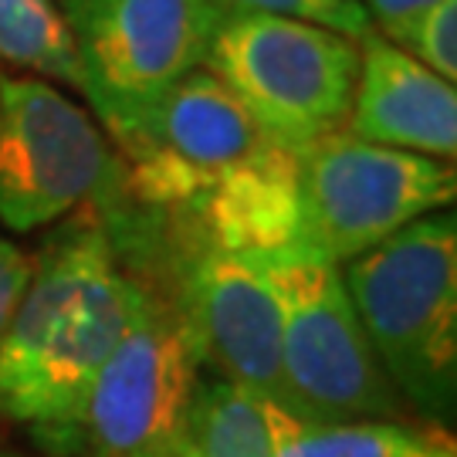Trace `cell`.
Listing matches in <instances>:
<instances>
[{
	"mask_svg": "<svg viewBox=\"0 0 457 457\" xmlns=\"http://www.w3.org/2000/svg\"><path fill=\"white\" fill-rule=\"evenodd\" d=\"M109 146L112 170L88 207L122 268L166 247L264 254L295 245L298 160L207 68Z\"/></svg>",
	"mask_w": 457,
	"mask_h": 457,
	"instance_id": "1",
	"label": "cell"
},
{
	"mask_svg": "<svg viewBox=\"0 0 457 457\" xmlns=\"http://www.w3.org/2000/svg\"><path fill=\"white\" fill-rule=\"evenodd\" d=\"M136 281L92 207L58 220L0 339V427H21L37 454L75 457L96 376L129 326Z\"/></svg>",
	"mask_w": 457,
	"mask_h": 457,
	"instance_id": "2",
	"label": "cell"
},
{
	"mask_svg": "<svg viewBox=\"0 0 457 457\" xmlns=\"http://www.w3.org/2000/svg\"><path fill=\"white\" fill-rule=\"evenodd\" d=\"M339 271L366 343L403 407L427 424H451L457 407L454 213L413 220Z\"/></svg>",
	"mask_w": 457,
	"mask_h": 457,
	"instance_id": "3",
	"label": "cell"
},
{
	"mask_svg": "<svg viewBox=\"0 0 457 457\" xmlns=\"http://www.w3.org/2000/svg\"><path fill=\"white\" fill-rule=\"evenodd\" d=\"M204 68L241 98L271 139L302 153L345 129L360 41L298 17L220 11Z\"/></svg>",
	"mask_w": 457,
	"mask_h": 457,
	"instance_id": "4",
	"label": "cell"
},
{
	"mask_svg": "<svg viewBox=\"0 0 457 457\" xmlns=\"http://www.w3.org/2000/svg\"><path fill=\"white\" fill-rule=\"evenodd\" d=\"M254 258L281 315L285 413L319 424L410 417L366 343L343 271L295 245Z\"/></svg>",
	"mask_w": 457,
	"mask_h": 457,
	"instance_id": "5",
	"label": "cell"
},
{
	"mask_svg": "<svg viewBox=\"0 0 457 457\" xmlns=\"http://www.w3.org/2000/svg\"><path fill=\"white\" fill-rule=\"evenodd\" d=\"M298 160L295 247L343 268L407 224L454 204V163L332 132Z\"/></svg>",
	"mask_w": 457,
	"mask_h": 457,
	"instance_id": "6",
	"label": "cell"
},
{
	"mask_svg": "<svg viewBox=\"0 0 457 457\" xmlns=\"http://www.w3.org/2000/svg\"><path fill=\"white\" fill-rule=\"evenodd\" d=\"M98 129L115 139L204 68L220 7L207 0H58Z\"/></svg>",
	"mask_w": 457,
	"mask_h": 457,
	"instance_id": "7",
	"label": "cell"
},
{
	"mask_svg": "<svg viewBox=\"0 0 457 457\" xmlns=\"http://www.w3.org/2000/svg\"><path fill=\"white\" fill-rule=\"evenodd\" d=\"M177 312L200 370L288 407L281 376V315L254 254L220 247H166L122 268Z\"/></svg>",
	"mask_w": 457,
	"mask_h": 457,
	"instance_id": "8",
	"label": "cell"
},
{
	"mask_svg": "<svg viewBox=\"0 0 457 457\" xmlns=\"http://www.w3.org/2000/svg\"><path fill=\"white\" fill-rule=\"evenodd\" d=\"M196 379L200 362L177 312L136 281L129 326L85 400L75 457H187Z\"/></svg>",
	"mask_w": 457,
	"mask_h": 457,
	"instance_id": "9",
	"label": "cell"
},
{
	"mask_svg": "<svg viewBox=\"0 0 457 457\" xmlns=\"http://www.w3.org/2000/svg\"><path fill=\"white\" fill-rule=\"evenodd\" d=\"M112 170V146L51 82L0 68V228L31 234L82 211Z\"/></svg>",
	"mask_w": 457,
	"mask_h": 457,
	"instance_id": "10",
	"label": "cell"
},
{
	"mask_svg": "<svg viewBox=\"0 0 457 457\" xmlns=\"http://www.w3.org/2000/svg\"><path fill=\"white\" fill-rule=\"evenodd\" d=\"M343 132L362 143L451 163L457 153L454 82L413 62L379 31H366L360 37L356 96Z\"/></svg>",
	"mask_w": 457,
	"mask_h": 457,
	"instance_id": "11",
	"label": "cell"
},
{
	"mask_svg": "<svg viewBox=\"0 0 457 457\" xmlns=\"http://www.w3.org/2000/svg\"><path fill=\"white\" fill-rule=\"evenodd\" d=\"M275 457H457L447 427L427 420H298L268 403Z\"/></svg>",
	"mask_w": 457,
	"mask_h": 457,
	"instance_id": "12",
	"label": "cell"
},
{
	"mask_svg": "<svg viewBox=\"0 0 457 457\" xmlns=\"http://www.w3.org/2000/svg\"><path fill=\"white\" fill-rule=\"evenodd\" d=\"M187 457H275L268 403L200 370L187 417Z\"/></svg>",
	"mask_w": 457,
	"mask_h": 457,
	"instance_id": "13",
	"label": "cell"
},
{
	"mask_svg": "<svg viewBox=\"0 0 457 457\" xmlns=\"http://www.w3.org/2000/svg\"><path fill=\"white\" fill-rule=\"evenodd\" d=\"M0 65L75 92L82 88L75 45L58 0H0Z\"/></svg>",
	"mask_w": 457,
	"mask_h": 457,
	"instance_id": "14",
	"label": "cell"
},
{
	"mask_svg": "<svg viewBox=\"0 0 457 457\" xmlns=\"http://www.w3.org/2000/svg\"><path fill=\"white\" fill-rule=\"evenodd\" d=\"M396 48L413 62L441 75L444 82L457 79V0H437L386 34Z\"/></svg>",
	"mask_w": 457,
	"mask_h": 457,
	"instance_id": "15",
	"label": "cell"
},
{
	"mask_svg": "<svg viewBox=\"0 0 457 457\" xmlns=\"http://www.w3.org/2000/svg\"><path fill=\"white\" fill-rule=\"evenodd\" d=\"M220 11H258V14H281L322 24L328 31H339L353 41H360L366 31H373L370 17L356 0H207Z\"/></svg>",
	"mask_w": 457,
	"mask_h": 457,
	"instance_id": "16",
	"label": "cell"
},
{
	"mask_svg": "<svg viewBox=\"0 0 457 457\" xmlns=\"http://www.w3.org/2000/svg\"><path fill=\"white\" fill-rule=\"evenodd\" d=\"M34 275V254L11 241L0 230V339L14 319L21 298L28 292V281Z\"/></svg>",
	"mask_w": 457,
	"mask_h": 457,
	"instance_id": "17",
	"label": "cell"
},
{
	"mask_svg": "<svg viewBox=\"0 0 457 457\" xmlns=\"http://www.w3.org/2000/svg\"><path fill=\"white\" fill-rule=\"evenodd\" d=\"M356 4L366 11L373 31H379L386 37V34H393L400 24H407L410 17L420 14L424 7L437 4V0H356Z\"/></svg>",
	"mask_w": 457,
	"mask_h": 457,
	"instance_id": "18",
	"label": "cell"
},
{
	"mask_svg": "<svg viewBox=\"0 0 457 457\" xmlns=\"http://www.w3.org/2000/svg\"><path fill=\"white\" fill-rule=\"evenodd\" d=\"M0 457H45V454H37L31 444L17 441L14 434H11V427H0Z\"/></svg>",
	"mask_w": 457,
	"mask_h": 457,
	"instance_id": "19",
	"label": "cell"
}]
</instances>
